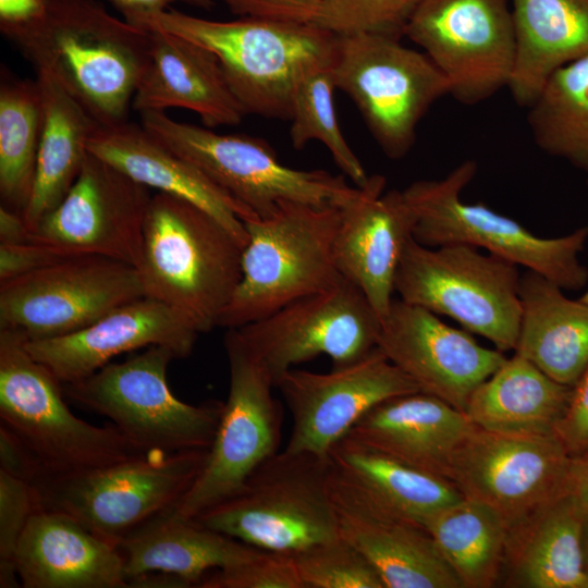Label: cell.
<instances>
[{
	"label": "cell",
	"instance_id": "6da1fadb",
	"mask_svg": "<svg viewBox=\"0 0 588 588\" xmlns=\"http://www.w3.org/2000/svg\"><path fill=\"white\" fill-rule=\"evenodd\" d=\"M1 33L34 66L53 76L100 125L127 121L149 61L150 32L119 19L97 0H44Z\"/></svg>",
	"mask_w": 588,
	"mask_h": 588
},
{
	"label": "cell",
	"instance_id": "7a4b0ae2",
	"mask_svg": "<svg viewBox=\"0 0 588 588\" xmlns=\"http://www.w3.org/2000/svg\"><path fill=\"white\" fill-rule=\"evenodd\" d=\"M133 24L208 49L246 114L286 121L298 81L313 66L332 61L336 41V35L313 22L213 21L171 8Z\"/></svg>",
	"mask_w": 588,
	"mask_h": 588
},
{
	"label": "cell",
	"instance_id": "3957f363",
	"mask_svg": "<svg viewBox=\"0 0 588 588\" xmlns=\"http://www.w3.org/2000/svg\"><path fill=\"white\" fill-rule=\"evenodd\" d=\"M243 247L210 213L152 195L137 267L145 296L182 315L199 333L218 327L242 277Z\"/></svg>",
	"mask_w": 588,
	"mask_h": 588
},
{
	"label": "cell",
	"instance_id": "277c9868",
	"mask_svg": "<svg viewBox=\"0 0 588 588\" xmlns=\"http://www.w3.org/2000/svg\"><path fill=\"white\" fill-rule=\"evenodd\" d=\"M336 205L281 201L262 218L243 221L248 241L242 277L218 327L240 328L285 305L338 284L334 241Z\"/></svg>",
	"mask_w": 588,
	"mask_h": 588
},
{
	"label": "cell",
	"instance_id": "5b68a950",
	"mask_svg": "<svg viewBox=\"0 0 588 588\" xmlns=\"http://www.w3.org/2000/svg\"><path fill=\"white\" fill-rule=\"evenodd\" d=\"M476 172L477 163L466 160L442 179L418 180L403 189L416 218L414 238L430 247L471 245L540 273L563 290L585 287L588 269L579 256L588 226L558 237H540L482 204L464 203L461 194Z\"/></svg>",
	"mask_w": 588,
	"mask_h": 588
},
{
	"label": "cell",
	"instance_id": "8992f818",
	"mask_svg": "<svg viewBox=\"0 0 588 588\" xmlns=\"http://www.w3.org/2000/svg\"><path fill=\"white\" fill-rule=\"evenodd\" d=\"M207 454L149 451L78 471L39 473L30 483L35 504L66 514L119 546L132 530L179 503Z\"/></svg>",
	"mask_w": 588,
	"mask_h": 588
},
{
	"label": "cell",
	"instance_id": "52a82bcc",
	"mask_svg": "<svg viewBox=\"0 0 588 588\" xmlns=\"http://www.w3.org/2000/svg\"><path fill=\"white\" fill-rule=\"evenodd\" d=\"M330 458L283 450L195 519L264 551L294 553L339 535Z\"/></svg>",
	"mask_w": 588,
	"mask_h": 588
},
{
	"label": "cell",
	"instance_id": "ba28073f",
	"mask_svg": "<svg viewBox=\"0 0 588 588\" xmlns=\"http://www.w3.org/2000/svg\"><path fill=\"white\" fill-rule=\"evenodd\" d=\"M26 341L19 330L0 329V419L36 456L40 473L78 471L143 453L113 425L76 417L62 383Z\"/></svg>",
	"mask_w": 588,
	"mask_h": 588
},
{
	"label": "cell",
	"instance_id": "9c48e42d",
	"mask_svg": "<svg viewBox=\"0 0 588 588\" xmlns=\"http://www.w3.org/2000/svg\"><path fill=\"white\" fill-rule=\"evenodd\" d=\"M176 358L168 346H149L63 384V392L75 404L109 418L143 452L209 450L223 402L193 405L177 399L167 381L168 367Z\"/></svg>",
	"mask_w": 588,
	"mask_h": 588
},
{
	"label": "cell",
	"instance_id": "30bf717a",
	"mask_svg": "<svg viewBox=\"0 0 588 588\" xmlns=\"http://www.w3.org/2000/svg\"><path fill=\"white\" fill-rule=\"evenodd\" d=\"M518 266L466 244L430 247L412 236L394 279L406 303L448 316L497 350L516 348L519 323Z\"/></svg>",
	"mask_w": 588,
	"mask_h": 588
},
{
	"label": "cell",
	"instance_id": "8fae6325",
	"mask_svg": "<svg viewBox=\"0 0 588 588\" xmlns=\"http://www.w3.org/2000/svg\"><path fill=\"white\" fill-rule=\"evenodd\" d=\"M139 117L149 133L259 218L270 215L281 201L340 207L356 191L343 174L285 166L262 138L220 134L173 120L166 111H145Z\"/></svg>",
	"mask_w": 588,
	"mask_h": 588
},
{
	"label": "cell",
	"instance_id": "7c38bea8",
	"mask_svg": "<svg viewBox=\"0 0 588 588\" xmlns=\"http://www.w3.org/2000/svg\"><path fill=\"white\" fill-rule=\"evenodd\" d=\"M336 89L356 106L371 136L391 159L413 147L416 130L449 82L424 52L379 34L336 36L331 62Z\"/></svg>",
	"mask_w": 588,
	"mask_h": 588
},
{
	"label": "cell",
	"instance_id": "4fadbf2b",
	"mask_svg": "<svg viewBox=\"0 0 588 588\" xmlns=\"http://www.w3.org/2000/svg\"><path fill=\"white\" fill-rule=\"evenodd\" d=\"M223 345L229 392L203 469L171 514L195 518L236 494L249 476L278 453L283 412L273 397L274 382L236 329Z\"/></svg>",
	"mask_w": 588,
	"mask_h": 588
},
{
	"label": "cell",
	"instance_id": "5bb4252c",
	"mask_svg": "<svg viewBox=\"0 0 588 588\" xmlns=\"http://www.w3.org/2000/svg\"><path fill=\"white\" fill-rule=\"evenodd\" d=\"M404 36L443 73L450 94L465 105L507 87L516 36L511 0H422Z\"/></svg>",
	"mask_w": 588,
	"mask_h": 588
},
{
	"label": "cell",
	"instance_id": "9a60e30c",
	"mask_svg": "<svg viewBox=\"0 0 588 588\" xmlns=\"http://www.w3.org/2000/svg\"><path fill=\"white\" fill-rule=\"evenodd\" d=\"M145 296L137 268L100 256L64 258L0 282V329L28 341L76 332Z\"/></svg>",
	"mask_w": 588,
	"mask_h": 588
},
{
	"label": "cell",
	"instance_id": "2e32d148",
	"mask_svg": "<svg viewBox=\"0 0 588 588\" xmlns=\"http://www.w3.org/2000/svg\"><path fill=\"white\" fill-rule=\"evenodd\" d=\"M381 319L365 294L342 279L240 328L241 338L274 385L295 365L319 355L333 366L354 363L377 347Z\"/></svg>",
	"mask_w": 588,
	"mask_h": 588
},
{
	"label": "cell",
	"instance_id": "e0dca14e",
	"mask_svg": "<svg viewBox=\"0 0 588 588\" xmlns=\"http://www.w3.org/2000/svg\"><path fill=\"white\" fill-rule=\"evenodd\" d=\"M569 460L556 436L476 427L452 454L446 479L463 497L492 507L511 530L564 495Z\"/></svg>",
	"mask_w": 588,
	"mask_h": 588
},
{
	"label": "cell",
	"instance_id": "ac0fdd59",
	"mask_svg": "<svg viewBox=\"0 0 588 588\" xmlns=\"http://www.w3.org/2000/svg\"><path fill=\"white\" fill-rule=\"evenodd\" d=\"M152 195L88 151L62 201L30 231V241L64 257L100 256L135 268Z\"/></svg>",
	"mask_w": 588,
	"mask_h": 588
},
{
	"label": "cell",
	"instance_id": "d6986e66",
	"mask_svg": "<svg viewBox=\"0 0 588 588\" xmlns=\"http://www.w3.org/2000/svg\"><path fill=\"white\" fill-rule=\"evenodd\" d=\"M275 388L292 417L284 450L323 458H329L331 449L377 404L420 391L378 347L326 373L291 368Z\"/></svg>",
	"mask_w": 588,
	"mask_h": 588
},
{
	"label": "cell",
	"instance_id": "ffe728a7",
	"mask_svg": "<svg viewBox=\"0 0 588 588\" xmlns=\"http://www.w3.org/2000/svg\"><path fill=\"white\" fill-rule=\"evenodd\" d=\"M377 347L420 392L464 411L475 389L506 359L432 311L393 298L381 320Z\"/></svg>",
	"mask_w": 588,
	"mask_h": 588
},
{
	"label": "cell",
	"instance_id": "44dd1931",
	"mask_svg": "<svg viewBox=\"0 0 588 588\" xmlns=\"http://www.w3.org/2000/svg\"><path fill=\"white\" fill-rule=\"evenodd\" d=\"M385 185L383 175L373 174L356 186L340 206L334 241L340 274L360 289L381 320L390 309L396 270L416 222L403 191H385Z\"/></svg>",
	"mask_w": 588,
	"mask_h": 588
},
{
	"label": "cell",
	"instance_id": "7402d4cb",
	"mask_svg": "<svg viewBox=\"0 0 588 588\" xmlns=\"http://www.w3.org/2000/svg\"><path fill=\"white\" fill-rule=\"evenodd\" d=\"M200 333L167 304L143 296L70 334L26 341L32 356L62 383L86 378L122 354L154 345L187 357Z\"/></svg>",
	"mask_w": 588,
	"mask_h": 588
},
{
	"label": "cell",
	"instance_id": "603a6c76",
	"mask_svg": "<svg viewBox=\"0 0 588 588\" xmlns=\"http://www.w3.org/2000/svg\"><path fill=\"white\" fill-rule=\"evenodd\" d=\"M339 535L373 566L384 588H463L424 527L388 513L333 467Z\"/></svg>",
	"mask_w": 588,
	"mask_h": 588
},
{
	"label": "cell",
	"instance_id": "cb8c5ba5",
	"mask_svg": "<svg viewBox=\"0 0 588 588\" xmlns=\"http://www.w3.org/2000/svg\"><path fill=\"white\" fill-rule=\"evenodd\" d=\"M87 149L149 189L200 207L216 218L243 248L246 246L248 234L243 221L257 216L140 123L99 124L88 139Z\"/></svg>",
	"mask_w": 588,
	"mask_h": 588
},
{
	"label": "cell",
	"instance_id": "d4e9b609",
	"mask_svg": "<svg viewBox=\"0 0 588 588\" xmlns=\"http://www.w3.org/2000/svg\"><path fill=\"white\" fill-rule=\"evenodd\" d=\"M24 588H126L119 546L73 517L35 506L14 554Z\"/></svg>",
	"mask_w": 588,
	"mask_h": 588
},
{
	"label": "cell",
	"instance_id": "484cf974",
	"mask_svg": "<svg viewBox=\"0 0 588 588\" xmlns=\"http://www.w3.org/2000/svg\"><path fill=\"white\" fill-rule=\"evenodd\" d=\"M149 32V61L132 101L135 111L182 108L197 113L209 128L242 122L246 113L211 51L172 34Z\"/></svg>",
	"mask_w": 588,
	"mask_h": 588
},
{
	"label": "cell",
	"instance_id": "4316f807",
	"mask_svg": "<svg viewBox=\"0 0 588 588\" xmlns=\"http://www.w3.org/2000/svg\"><path fill=\"white\" fill-rule=\"evenodd\" d=\"M475 428L464 411L419 391L377 404L346 436L446 478L452 454Z\"/></svg>",
	"mask_w": 588,
	"mask_h": 588
},
{
	"label": "cell",
	"instance_id": "83f0119b",
	"mask_svg": "<svg viewBox=\"0 0 588 588\" xmlns=\"http://www.w3.org/2000/svg\"><path fill=\"white\" fill-rule=\"evenodd\" d=\"M119 548L130 587L133 580L152 573L198 587L211 571L240 564L264 551L170 511L132 530Z\"/></svg>",
	"mask_w": 588,
	"mask_h": 588
},
{
	"label": "cell",
	"instance_id": "f1b7e54d",
	"mask_svg": "<svg viewBox=\"0 0 588 588\" xmlns=\"http://www.w3.org/2000/svg\"><path fill=\"white\" fill-rule=\"evenodd\" d=\"M563 291L535 271L520 275L515 353L551 379L574 387L588 368V304Z\"/></svg>",
	"mask_w": 588,
	"mask_h": 588
},
{
	"label": "cell",
	"instance_id": "f546056e",
	"mask_svg": "<svg viewBox=\"0 0 588 588\" xmlns=\"http://www.w3.org/2000/svg\"><path fill=\"white\" fill-rule=\"evenodd\" d=\"M572 392L573 387L551 379L515 353L475 389L465 413L476 427L491 432L550 437L555 436Z\"/></svg>",
	"mask_w": 588,
	"mask_h": 588
},
{
	"label": "cell",
	"instance_id": "4dcf8cb0",
	"mask_svg": "<svg viewBox=\"0 0 588 588\" xmlns=\"http://www.w3.org/2000/svg\"><path fill=\"white\" fill-rule=\"evenodd\" d=\"M516 52L507 88L528 107L550 75L588 56V0H511Z\"/></svg>",
	"mask_w": 588,
	"mask_h": 588
},
{
	"label": "cell",
	"instance_id": "1f68e13d",
	"mask_svg": "<svg viewBox=\"0 0 588 588\" xmlns=\"http://www.w3.org/2000/svg\"><path fill=\"white\" fill-rule=\"evenodd\" d=\"M584 523L563 495L509 530L502 583L519 588H588Z\"/></svg>",
	"mask_w": 588,
	"mask_h": 588
},
{
	"label": "cell",
	"instance_id": "d6a6232c",
	"mask_svg": "<svg viewBox=\"0 0 588 588\" xmlns=\"http://www.w3.org/2000/svg\"><path fill=\"white\" fill-rule=\"evenodd\" d=\"M44 124L35 181L22 216L32 231L65 197L88 154L87 143L99 123L53 76L36 71Z\"/></svg>",
	"mask_w": 588,
	"mask_h": 588
},
{
	"label": "cell",
	"instance_id": "836d02e7",
	"mask_svg": "<svg viewBox=\"0 0 588 588\" xmlns=\"http://www.w3.org/2000/svg\"><path fill=\"white\" fill-rule=\"evenodd\" d=\"M335 471L390 514L415 523L461 500L446 478L424 471L348 436L330 451Z\"/></svg>",
	"mask_w": 588,
	"mask_h": 588
},
{
	"label": "cell",
	"instance_id": "e575fe53",
	"mask_svg": "<svg viewBox=\"0 0 588 588\" xmlns=\"http://www.w3.org/2000/svg\"><path fill=\"white\" fill-rule=\"evenodd\" d=\"M422 527L463 588H491L501 581L509 528L492 507L463 497L429 515Z\"/></svg>",
	"mask_w": 588,
	"mask_h": 588
},
{
	"label": "cell",
	"instance_id": "d590c367",
	"mask_svg": "<svg viewBox=\"0 0 588 588\" xmlns=\"http://www.w3.org/2000/svg\"><path fill=\"white\" fill-rule=\"evenodd\" d=\"M527 108L537 146L588 171V56L554 71Z\"/></svg>",
	"mask_w": 588,
	"mask_h": 588
},
{
	"label": "cell",
	"instance_id": "8d00e7d4",
	"mask_svg": "<svg viewBox=\"0 0 588 588\" xmlns=\"http://www.w3.org/2000/svg\"><path fill=\"white\" fill-rule=\"evenodd\" d=\"M42 124V101L36 79H2L0 194L3 206L21 213L33 191Z\"/></svg>",
	"mask_w": 588,
	"mask_h": 588
},
{
	"label": "cell",
	"instance_id": "74e56055",
	"mask_svg": "<svg viewBox=\"0 0 588 588\" xmlns=\"http://www.w3.org/2000/svg\"><path fill=\"white\" fill-rule=\"evenodd\" d=\"M331 62L313 66L298 81L289 120L290 139L296 149L313 140L322 143L343 175L355 186H363L369 175L340 128L333 101L336 87Z\"/></svg>",
	"mask_w": 588,
	"mask_h": 588
},
{
	"label": "cell",
	"instance_id": "f35d334b",
	"mask_svg": "<svg viewBox=\"0 0 588 588\" xmlns=\"http://www.w3.org/2000/svg\"><path fill=\"white\" fill-rule=\"evenodd\" d=\"M291 555L304 588H384L369 561L340 535Z\"/></svg>",
	"mask_w": 588,
	"mask_h": 588
},
{
	"label": "cell",
	"instance_id": "ab89813d",
	"mask_svg": "<svg viewBox=\"0 0 588 588\" xmlns=\"http://www.w3.org/2000/svg\"><path fill=\"white\" fill-rule=\"evenodd\" d=\"M422 0H319L316 24L336 36L379 34L401 38Z\"/></svg>",
	"mask_w": 588,
	"mask_h": 588
},
{
	"label": "cell",
	"instance_id": "60d3db41",
	"mask_svg": "<svg viewBox=\"0 0 588 588\" xmlns=\"http://www.w3.org/2000/svg\"><path fill=\"white\" fill-rule=\"evenodd\" d=\"M32 485L0 469V587H19L14 554L35 510Z\"/></svg>",
	"mask_w": 588,
	"mask_h": 588
},
{
	"label": "cell",
	"instance_id": "b9f144b4",
	"mask_svg": "<svg viewBox=\"0 0 588 588\" xmlns=\"http://www.w3.org/2000/svg\"><path fill=\"white\" fill-rule=\"evenodd\" d=\"M199 588H304L290 553L261 551L240 564L215 569Z\"/></svg>",
	"mask_w": 588,
	"mask_h": 588
},
{
	"label": "cell",
	"instance_id": "7bdbcfd3",
	"mask_svg": "<svg viewBox=\"0 0 588 588\" xmlns=\"http://www.w3.org/2000/svg\"><path fill=\"white\" fill-rule=\"evenodd\" d=\"M555 436L571 456L588 455V368L573 387L568 408Z\"/></svg>",
	"mask_w": 588,
	"mask_h": 588
},
{
	"label": "cell",
	"instance_id": "ee69618b",
	"mask_svg": "<svg viewBox=\"0 0 588 588\" xmlns=\"http://www.w3.org/2000/svg\"><path fill=\"white\" fill-rule=\"evenodd\" d=\"M240 17H257L315 23L319 0H221Z\"/></svg>",
	"mask_w": 588,
	"mask_h": 588
},
{
	"label": "cell",
	"instance_id": "f6af8a7d",
	"mask_svg": "<svg viewBox=\"0 0 588 588\" xmlns=\"http://www.w3.org/2000/svg\"><path fill=\"white\" fill-rule=\"evenodd\" d=\"M64 258L49 246L36 242L0 244V282L34 272Z\"/></svg>",
	"mask_w": 588,
	"mask_h": 588
},
{
	"label": "cell",
	"instance_id": "bcb514c9",
	"mask_svg": "<svg viewBox=\"0 0 588 588\" xmlns=\"http://www.w3.org/2000/svg\"><path fill=\"white\" fill-rule=\"evenodd\" d=\"M0 469L29 483L41 471L32 451L9 428L0 427Z\"/></svg>",
	"mask_w": 588,
	"mask_h": 588
},
{
	"label": "cell",
	"instance_id": "7dc6e473",
	"mask_svg": "<svg viewBox=\"0 0 588 588\" xmlns=\"http://www.w3.org/2000/svg\"><path fill=\"white\" fill-rule=\"evenodd\" d=\"M564 495L584 524H588V455L571 456Z\"/></svg>",
	"mask_w": 588,
	"mask_h": 588
},
{
	"label": "cell",
	"instance_id": "c3c4849f",
	"mask_svg": "<svg viewBox=\"0 0 588 588\" xmlns=\"http://www.w3.org/2000/svg\"><path fill=\"white\" fill-rule=\"evenodd\" d=\"M124 20L134 23L139 17L161 12L172 3L182 2L199 9H211L215 0H111Z\"/></svg>",
	"mask_w": 588,
	"mask_h": 588
},
{
	"label": "cell",
	"instance_id": "681fc988",
	"mask_svg": "<svg viewBox=\"0 0 588 588\" xmlns=\"http://www.w3.org/2000/svg\"><path fill=\"white\" fill-rule=\"evenodd\" d=\"M30 241V230L21 212L7 206L0 207V244H19Z\"/></svg>",
	"mask_w": 588,
	"mask_h": 588
},
{
	"label": "cell",
	"instance_id": "f907efd6",
	"mask_svg": "<svg viewBox=\"0 0 588 588\" xmlns=\"http://www.w3.org/2000/svg\"><path fill=\"white\" fill-rule=\"evenodd\" d=\"M44 0H0V21L24 22L38 15Z\"/></svg>",
	"mask_w": 588,
	"mask_h": 588
},
{
	"label": "cell",
	"instance_id": "816d5d0a",
	"mask_svg": "<svg viewBox=\"0 0 588 588\" xmlns=\"http://www.w3.org/2000/svg\"><path fill=\"white\" fill-rule=\"evenodd\" d=\"M581 547L584 555V565L588 572V524H584L581 534Z\"/></svg>",
	"mask_w": 588,
	"mask_h": 588
},
{
	"label": "cell",
	"instance_id": "f5cc1de1",
	"mask_svg": "<svg viewBox=\"0 0 588 588\" xmlns=\"http://www.w3.org/2000/svg\"><path fill=\"white\" fill-rule=\"evenodd\" d=\"M579 299L588 304V286L586 291L583 293V295L579 297Z\"/></svg>",
	"mask_w": 588,
	"mask_h": 588
}]
</instances>
